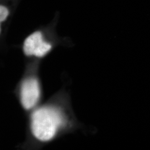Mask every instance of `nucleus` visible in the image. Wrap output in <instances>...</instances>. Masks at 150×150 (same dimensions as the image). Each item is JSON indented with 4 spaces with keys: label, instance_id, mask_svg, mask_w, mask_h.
Here are the masks:
<instances>
[{
    "label": "nucleus",
    "instance_id": "obj_1",
    "mask_svg": "<svg viewBox=\"0 0 150 150\" xmlns=\"http://www.w3.org/2000/svg\"><path fill=\"white\" fill-rule=\"evenodd\" d=\"M63 123V117L59 110L51 107L37 109L31 117V130L38 140L47 141L52 139Z\"/></svg>",
    "mask_w": 150,
    "mask_h": 150
},
{
    "label": "nucleus",
    "instance_id": "obj_2",
    "mask_svg": "<svg viewBox=\"0 0 150 150\" xmlns=\"http://www.w3.org/2000/svg\"><path fill=\"white\" fill-rule=\"evenodd\" d=\"M52 44L47 41L43 33L40 31L33 32L27 36L23 44L24 54L28 56L42 57L51 50Z\"/></svg>",
    "mask_w": 150,
    "mask_h": 150
},
{
    "label": "nucleus",
    "instance_id": "obj_3",
    "mask_svg": "<svg viewBox=\"0 0 150 150\" xmlns=\"http://www.w3.org/2000/svg\"><path fill=\"white\" fill-rule=\"evenodd\" d=\"M21 101L23 107L30 110L38 103L40 97V88L38 81L29 78L24 81L21 87Z\"/></svg>",
    "mask_w": 150,
    "mask_h": 150
},
{
    "label": "nucleus",
    "instance_id": "obj_4",
    "mask_svg": "<svg viewBox=\"0 0 150 150\" xmlns=\"http://www.w3.org/2000/svg\"><path fill=\"white\" fill-rule=\"evenodd\" d=\"M12 8L7 2H2L0 5V23L1 25L8 20L12 14Z\"/></svg>",
    "mask_w": 150,
    "mask_h": 150
}]
</instances>
